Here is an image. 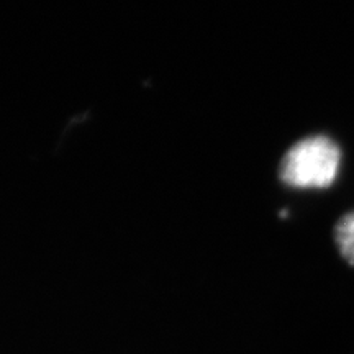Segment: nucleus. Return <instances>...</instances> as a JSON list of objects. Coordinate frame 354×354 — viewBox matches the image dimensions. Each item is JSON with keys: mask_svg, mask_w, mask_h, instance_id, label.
Returning a JSON list of instances; mask_svg holds the SVG:
<instances>
[{"mask_svg": "<svg viewBox=\"0 0 354 354\" xmlns=\"http://www.w3.org/2000/svg\"><path fill=\"white\" fill-rule=\"evenodd\" d=\"M342 153L326 136H310L295 143L281 162V179L292 187L322 189L333 184Z\"/></svg>", "mask_w": 354, "mask_h": 354, "instance_id": "f257e3e1", "label": "nucleus"}, {"mask_svg": "<svg viewBox=\"0 0 354 354\" xmlns=\"http://www.w3.org/2000/svg\"><path fill=\"white\" fill-rule=\"evenodd\" d=\"M335 241L344 261L354 266V212L344 215L335 227Z\"/></svg>", "mask_w": 354, "mask_h": 354, "instance_id": "f03ea898", "label": "nucleus"}]
</instances>
